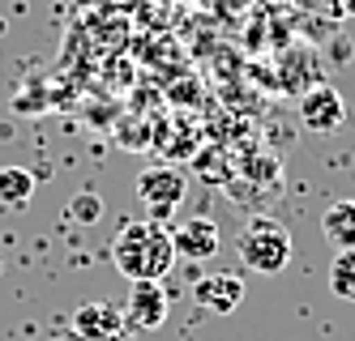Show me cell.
Instances as JSON below:
<instances>
[{
	"label": "cell",
	"mask_w": 355,
	"mask_h": 341,
	"mask_svg": "<svg viewBox=\"0 0 355 341\" xmlns=\"http://www.w3.org/2000/svg\"><path fill=\"white\" fill-rule=\"evenodd\" d=\"M321 234L338 252H355V196H343L334 205H325L321 214Z\"/></svg>",
	"instance_id": "9"
},
{
	"label": "cell",
	"mask_w": 355,
	"mask_h": 341,
	"mask_svg": "<svg viewBox=\"0 0 355 341\" xmlns=\"http://www.w3.org/2000/svg\"><path fill=\"white\" fill-rule=\"evenodd\" d=\"M171 248L175 256H184V260H210L218 252V222L214 218H184L180 226L171 230Z\"/></svg>",
	"instance_id": "7"
},
{
	"label": "cell",
	"mask_w": 355,
	"mask_h": 341,
	"mask_svg": "<svg viewBox=\"0 0 355 341\" xmlns=\"http://www.w3.org/2000/svg\"><path fill=\"white\" fill-rule=\"evenodd\" d=\"M193 299H197V307H206L210 316H232V311L244 303V277H236V273H206V277H197Z\"/></svg>",
	"instance_id": "6"
},
{
	"label": "cell",
	"mask_w": 355,
	"mask_h": 341,
	"mask_svg": "<svg viewBox=\"0 0 355 341\" xmlns=\"http://www.w3.org/2000/svg\"><path fill=\"white\" fill-rule=\"evenodd\" d=\"M295 111H300V124L309 128V133L317 137H329V133H338V128L347 124V102L334 86H313V90H304L300 102H295Z\"/></svg>",
	"instance_id": "4"
},
{
	"label": "cell",
	"mask_w": 355,
	"mask_h": 341,
	"mask_svg": "<svg viewBox=\"0 0 355 341\" xmlns=\"http://www.w3.org/2000/svg\"><path fill=\"white\" fill-rule=\"evenodd\" d=\"M343 13H355V0H343Z\"/></svg>",
	"instance_id": "13"
},
{
	"label": "cell",
	"mask_w": 355,
	"mask_h": 341,
	"mask_svg": "<svg viewBox=\"0 0 355 341\" xmlns=\"http://www.w3.org/2000/svg\"><path fill=\"white\" fill-rule=\"evenodd\" d=\"M184 192H189V175L180 167H150L137 175V196L155 218H171Z\"/></svg>",
	"instance_id": "3"
},
{
	"label": "cell",
	"mask_w": 355,
	"mask_h": 341,
	"mask_svg": "<svg viewBox=\"0 0 355 341\" xmlns=\"http://www.w3.org/2000/svg\"><path fill=\"white\" fill-rule=\"evenodd\" d=\"M69 218L90 226V222H98V218H103V201H98L94 192H78V196L69 201Z\"/></svg>",
	"instance_id": "12"
},
{
	"label": "cell",
	"mask_w": 355,
	"mask_h": 341,
	"mask_svg": "<svg viewBox=\"0 0 355 341\" xmlns=\"http://www.w3.org/2000/svg\"><path fill=\"white\" fill-rule=\"evenodd\" d=\"M329 291L355 303V252H334V260H329Z\"/></svg>",
	"instance_id": "11"
},
{
	"label": "cell",
	"mask_w": 355,
	"mask_h": 341,
	"mask_svg": "<svg viewBox=\"0 0 355 341\" xmlns=\"http://www.w3.org/2000/svg\"><path fill=\"white\" fill-rule=\"evenodd\" d=\"M35 196V175L21 167H0V201L5 205H26Z\"/></svg>",
	"instance_id": "10"
},
{
	"label": "cell",
	"mask_w": 355,
	"mask_h": 341,
	"mask_svg": "<svg viewBox=\"0 0 355 341\" xmlns=\"http://www.w3.org/2000/svg\"><path fill=\"white\" fill-rule=\"evenodd\" d=\"M167 320V295L159 282H133L129 291V303H124V324L133 329H159Z\"/></svg>",
	"instance_id": "8"
},
{
	"label": "cell",
	"mask_w": 355,
	"mask_h": 341,
	"mask_svg": "<svg viewBox=\"0 0 355 341\" xmlns=\"http://www.w3.org/2000/svg\"><path fill=\"white\" fill-rule=\"evenodd\" d=\"M124 329H129L124 324V311L116 303H103V299L82 303L69 320L73 341H124Z\"/></svg>",
	"instance_id": "5"
},
{
	"label": "cell",
	"mask_w": 355,
	"mask_h": 341,
	"mask_svg": "<svg viewBox=\"0 0 355 341\" xmlns=\"http://www.w3.org/2000/svg\"><path fill=\"white\" fill-rule=\"evenodd\" d=\"M112 260L129 282H163L175 265V248H171V230L159 222H129L120 226Z\"/></svg>",
	"instance_id": "1"
},
{
	"label": "cell",
	"mask_w": 355,
	"mask_h": 341,
	"mask_svg": "<svg viewBox=\"0 0 355 341\" xmlns=\"http://www.w3.org/2000/svg\"><path fill=\"white\" fill-rule=\"evenodd\" d=\"M236 252H240L244 269L261 273V277H278L291 265V234H287V226H278L274 218H252L236 234Z\"/></svg>",
	"instance_id": "2"
}]
</instances>
